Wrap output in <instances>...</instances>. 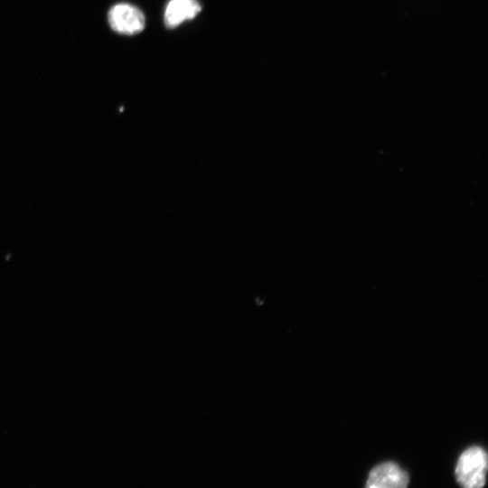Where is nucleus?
Listing matches in <instances>:
<instances>
[{
	"instance_id": "1",
	"label": "nucleus",
	"mask_w": 488,
	"mask_h": 488,
	"mask_svg": "<svg viewBox=\"0 0 488 488\" xmlns=\"http://www.w3.org/2000/svg\"><path fill=\"white\" fill-rule=\"evenodd\" d=\"M488 457L485 450L473 446L465 450L457 460L455 477L465 488H480L485 484Z\"/></svg>"
},
{
	"instance_id": "2",
	"label": "nucleus",
	"mask_w": 488,
	"mask_h": 488,
	"mask_svg": "<svg viewBox=\"0 0 488 488\" xmlns=\"http://www.w3.org/2000/svg\"><path fill=\"white\" fill-rule=\"evenodd\" d=\"M111 28L124 34H135L145 27V16L136 6L129 4H117L108 12Z\"/></svg>"
},
{
	"instance_id": "3",
	"label": "nucleus",
	"mask_w": 488,
	"mask_h": 488,
	"mask_svg": "<svg viewBox=\"0 0 488 488\" xmlns=\"http://www.w3.org/2000/svg\"><path fill=\"white\" fill-rule=\"evenodd\" d=\"M409 476L398 464L384 462L373 467L366 483L367 488H406Z\"/></svg>"
},
{
	"instance_id": "4",
	"label": "nucleus",
	"mask_w": 488,
	"mask_h": 488,
	"mask_svg": "<svg viewBox=\"0 0 488 488\" xmlns=\"http://www.w3.org/2000/svg\"><path fill=\"white\" fill-rule=\"evenodd\" d=\"M201 9L196 0H170L164 12V23L168 28L176 27L183 22L192 19Z\"/></svg>"
}]
</instances>
